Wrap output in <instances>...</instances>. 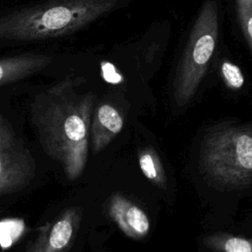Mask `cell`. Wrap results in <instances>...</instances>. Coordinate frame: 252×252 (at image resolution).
Returning a JSON list of instances; mask_svg holds the SVG:
<instances>
[{"label":"cell","mask_w":252,"mask_h":252,"mask_svg":"<svg viewBox=\"0 0 252 252\" xmlns=\"http://www.w3.org/2000/svg\"><path fill=\"white\" fill-rule=\"evenodd\" d=\"M84 78L67 75L38 93L30 107V122L45 155L73 181L83 173L89 153L94 94L80 93Z\"/></svg>","instance_id":"cell-1"},{"label":"cell","mask_w":252,"mask_h":252,"mask_svg":"<svg viewBox=\"0 0 252 252\" xmlns=\"http://www.w3.org/2000/svg\"><path fill=\"white\" fill-rule=\"evenodd\" d=\"M122 0H47L0 16V40L31 42L66 36L112 11Z\"/></svg>","instance_id":"cell-2"},{"label":"cell","mask_w":252,"mask_h":252,"mask_svg":"<svg viewBox=\"0 0 252 252\" xmlns=\"http://www.w3.org/2000/svg\"><path fill=\"white\" fill-rule=\"evenodd\" d=\"M202 166L216 184L242 188L252 183V127L223 125L212 131L202 150Z\"/></svg>","instance_id":"cell-3"},{"label":"cell","mask_w":252,"mask_h":252,"mask_svg":"<svg viewBox=\"0 0 252 252\" xmlns=\"http://www.w3.org/2000/svg\"><path fill=\"white\" fill-rule=\"evenodd\" d=\"M219 37L216 0H206L191 29L173 81L175 105H186L195 95L209 68Z\"/></svg>","instance_id":"cell-4"},{"label":"cell","mask_w":252,"mask_h":252,"mask_svg":"<svg viewBox=\"0 0 252 252\" xmlns=\"http://www.w3.org/2000/svg\"><path fill=\"white\" fill-rule=\"evenodd\" d=\"M35 176V161L7 122L0 125V197L28 187Z\"/></svg>","instance_id":"cell-5"},{"label":"cell","mask_w":252,"mask_h":252,"mask_svg":"<svg viewBox=\"0 0 252 252\" xmlns=\"http://www.w3.org/2000/svg\"><path fill=\"white\" fill-rule=\"evenodd\" d=\"M81 220V208H66L39 228L23 252H69L79 232Z\"/></svg>","instance_id":"cell-6"},{"label":"cell","mask_w":252,"mask_h":252,"mask_svg":"<svg viewBox=\"0 0 252 252\" xmlns=\"http://www.w3.org/2000/svg\"><path fill=\"white\" fill-rule=\"evenodd\" d=\"M107 211L110 219L128 237L140 239L151 228L147 214L125 196L114 193L108 200Z\"/></svg>","instance_id":"cell-7"},{"label":"cell","mask_w":252,"mask_h":252,"mask_svg":"<svg viewBox=\"0 0 252 252\" xmlns=\"http://www.w3.org/2000/svg\"><path fill=\"white\" fill-rule=\"evenodd\" d=\"M124 125L119 110L110 103H99L92 114L90 140L94 153L105 149L121 132Z\"/></svg>","instance_id":"cell-8"},{"label":"cell","mask_w":252,"mask_h":252,"mask_svg":"<svg viewBox=\"0 0 252 252\" xmlns=\"http://www.w3.org/2000/svg\"><path fill=\"white\" fill-rule=\"evenodd\" d=\"M52 62L44 53L26 52L0 58V87L27 79L43 71Z\"/></svg>","instance_id":"cell-9"},{"label":"cell","mask_w":252,"mask_h":252,"mask_svg":"<svg viewBox=\"0 0 252 252\" xmlns=\"http://www.w3.org/2000/svg\"><path fill=\"white\" fill-rule=\"evenodd\" d=\"M204 244L215 252H252V238L218 232L208 235Z\"/></svg>","instance_id":"cell-10"},{"label":"cell","mask_w":252,"mask_h":252,"mask_svg":"<svg viewBox=\"0 0 252 252\" xmlns=\"http://www.w3.org/2000/svg\"><path fill=\"white\" fill-rule=\"evenodd\" d=\"M139 165L143 174L155 185L164 188L166 178L162 162L153 148H144L138 154Z\"/></svg>","instance_id":"cell-11"},{"label":"cell","mask_w":252,"mask_h":252,"mask_svg":"<svg viewBox=\"0 0 252 252\" xmlns=\"http://www.w3.org/2000/svg\"><path fill=\"white\" fill-rule=\"evenodd\" d=\"M237 19L252 55V0H235Z\"/></svg>","instance_id":"cell-12"},{"label":"cell","mask_w":252,"mask_h":252,"mask_svg":"<svg viewBox=\"0 0 252 252\" xmlns=\"http://www.w3.org/2000/svg\"><path fill=\"white\" fill-rule=\"evenodd\" d=\"M220 73L226 87L231 90H239L242 88L244 76L237 65L228 60H223L220 66Z\"/></svg>","instance_id":"cell-13"},{"label":"cell","mask_w":252,"mask_h":252,"mask_svg":"<svg viewBox=\"0 0 252 252\" xmlns=\"http://www.w3.org/2000/svg\"><path fill=\"white\" fill-rule=\"evenodd\" d=\"M5 121H4V119H3V117L0 115V125H2L3 123H4Z\"/></svg>","instance_id":"cell-14"}]
</instances>
